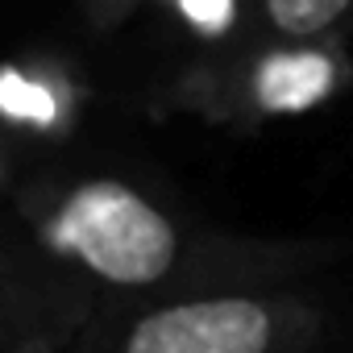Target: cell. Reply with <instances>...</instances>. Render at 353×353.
<instances>
[{
  "mask_svg": "<svg viewBox=\"0 0 353 353\" xmlns=\"http://www.w3.org/2000/svg\"><path fill=\"white\" fill-rule=\"evenodd\" d=\"M332 254L328 241L200 229L117 174H46L9 188L0 332L9 353H67L108 312L287 287Z\"/></svg>",
  "mask_w": 353,
  "mask_h": 353,
  "instance_id": "6da1fadb",
  "label": "cell"
},
{
  "mask_svg": "<svg viewBox=\"0 0 353 353\" xmlns=\"http://www.w3.org/2000/svg\"><path fill=\"white\" fill-rule=\"evenodd\" d=\"M349 83L345 42H241L183 67L158 92L154 112L254 133L332 104Z\"/></svg>",
  "mask_w": 353,
  "mask_h": 353,
  "instance_id": "7a4b0ae2",
  "label": "cell"
},
{
  "mask_svg": "<svg viewBox=\"0 0 353 353\" xmlns=\"http://www.w3.org/2000/svg\"><path fill=\"white\" fill-rule=\"evenodd\" d=\"M324 307L287 287H233L108 312L79 341L83 353H307Z\"/></svg>",
  "mask_w": 353,
  "mask_h": 353,
  "instance_id": "3957f363",
  "label": "cell"
},
{
  "mask_svg": "<svg viewBox=\"0 0 353 353\" xmlns=\"http://www.w3.org/2000/svg\"><path fill=\"white\" fill-rule=\"evenodd\" d=\"M83 108V88L71 63L54 54H17L0 79V117H5V154L17 158L21 145H59L75 133Z\"/></svg>",
  "mask_w": 353,
  "mask_h": 353,
  "instance_id": "277c9868",
  "label": "cell"
},
{
  "mask_svg": "<svg viewBox=\"0 0 353 353\" xmlns=\"http://www.w3.org/2000/svg\"><path fill=\"white\" fill-rule=\"evenodd\" d=\"M353 0H254L245 42H345Z\"/></svg>",
  "mask_w": 353,
  "mask_h": 353,
  "instance_id": "5b68a950",
  "label": "cell"
},
{
  "mask_svg": "<svg viewBox=\"0 0 353 353\" xmlns=\"http://www.w3.org/2000/svg\"><path fill=\"white\" fill-rule=\"evenodd\" d=\"M145 0H83V13H88V26L100 30V34H112L117 26H125Z\"/></svg>",
  "mask_w": 353,
  "mask_h": 353,
  "instance_id": "8992f818",
  "label": "cell"
}]
</instances>
